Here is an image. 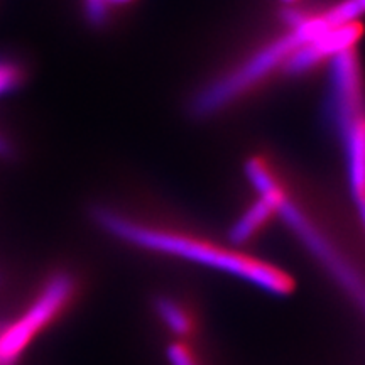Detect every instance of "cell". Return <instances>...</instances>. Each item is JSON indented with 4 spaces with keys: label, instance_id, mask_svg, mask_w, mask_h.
Wrapping results in <instances>:
<instances>
[{
    "label": "cell",
    "instance_id": "13",
    "mask_svg": "<svg viewBox=\"0 0 365 365\" xmlns=\"http://www.w3.org/2000/svg\"><path fill=\"white\" fill-rule=\"evenodd\" d=\"M108 6L113 7V6H125V4H130L134 2V0H107Z\"/></svg>",
    "mask_w": 365,
    "mask_h": 365
},
{
    "label": "cell",
    "instance_id": "9",
    "mask_svg": "<svg viewBox=\"0 0 365 365\" xmlns=\"http://www.w3.org/2000/svg\"><path fill=\"white\" fill-rule=\"evenodd\" d=\"M166 359L170 365H208L198 340L173 339L166 349Z\"/></svg>",
    "mask_w": 365,
    "mask_h": 365
},
{
    "label": "cell",
    "instance_id": "1",
    "mask_svg": "<svg viewBox=\"0 0 365 365\" xmlns=\"http://www.w3.org/2000/svg\"><path fill=\"white\" fill-rule=\"evenodd\" d=\"M90 217L95 225L112 239L124 242L139 250L168 255V257L213 269L277 298L293 294L296 289L293 274L277 264L245 252L237 245L220 244L191 232L135 220L105 205H93Z\"/></svg>",
    "mask_w": 365,
    "mask_h": 365
},
{
    "label": "cell",
    "instance_id": "5",
    "mask_svg": "<svg viewBox=\"0 0 365 365\" xmlns=\"http://www.w3.org/2000/svg\"><path fill=\"white\" fill-rule=\"evenodd\" d=\"M80 296V282L70 271H56L43 281L24 309L0 318V365H19L36 341L71 312Z\"/></svg>",
    "mask_w": 365,
    "mask_h": 365
},
{
    "label": "cell",
    "instance_id": "14",
    "mask_svg": "<svg viewBox=\"0 0 365 365\" xmlns=\"http://www.w3.org/2000/svg\"><path fill=\"white\" fill-rule=\"evenodd\" d=\"M282 2H286V4H294V2H298V0H282Z\"/></svg>",
    "mask_w": 365,
    "mask_h": 365
},
{
    "label": "cell",
    "instance_id": "10",
    "mask_svg": "<svg viewBox=\"0 0 365 365\" xmlns=\"http://www.w3.org/2000/svg\"><path fill=\"white\" fill-rule=\"evenodd\" d=\"M26 71L16 59L0 56V97L12 93L24 83Z\"/></svg>",
    "mask_w": 365,
    "mask_h": 365
},
{
    "label": "cell",
    "instance_id": "7",
    "mask_svg": "<svg viewBox=\"0 0 365 365\" xmlns=\"http://www.w3.org/2000/svg\"><path fill=\"white\" fill-rule=\"evenodd\" d=\"M154 313L164 330L176 340H200L202 319L186 299L161 294L154 299Z\"/></svg>",
    "mask_w": 365,
    "mask_h": 365
},
{
    "label": "cell",
    "instance_id": "12",
    "mask_svg": "<svg viewBox=\"0 0 365 365\" xmlns=\"http://www.w3.org/2000/svg\"><path fill=\"white\" fill-rule=\"evenodd\" d=\"M12 153H14L12 144L9 143L6 137L0 134V158H11Z\"/></svg>",
    "mask_w": 365,
    "mask_h": 365
},
{
    "label": "cell",
    "instance_id": "6",
    "mask_svg": "<svg viewBox=\"0 0 365 365\" xmlns=\"http://www.w3.org/2000/svg\"><path fill=\"white\" fill-rule=\"evenodd\" d=\"M362 34L364 29L360 22L333 27L312 43L304 44L298 51H294L293 56L287 59L286 65L282 66V70L291 73V75H301V73L318 66L325 59H333L341 53L355 49V44L362 38Z\"/></svg>",
    "mask_w": 365,
    "mask_h": 365
},
{
    "label": "cell",
    "instance_id": "4",
    "mask_svg": "<svg viewBox=\"0 0 365 365\" xmlns=\"http://www.w3.org/2000/svg\"><path fill=\"white\" fill-rule=\"evenodd\" d=\"M245 175L257 195L269 200L276 210V217L291 228L308 252L313 254L314 259L365 307V282L360 274L350 266V262L296 202L293 195L282 186L272 168L262 158H250L245 163Z\"/></svg>",
    "mask_w": 365,
    "mask_h": 365
},
{
    "label": "cell",
    "instance_id": "8",
    "mask_svg": "<svg viewBox=\"0 0 365 365\" xmlns=\"http://www.w3.org/2000/svg\"><path fill=\"white\" fill-rule=\"evenodd\" d=\"M274 217H276V210L269 203L267 198L259 195V198L230 227L228 239H230L232 245L247 244L259 232L266 228Z\"/></svg>",
    "mask_w": 365,
    "mask_h": 365
},
{
    "label": "cell",
    "instance_id": "11",
    "mask_svg": "<svg viewBox=\"0 0 365 365\" xmlns=\"http://www.w3.org/2000/svg\"><path fill=\"white\" fill-rule=\"evenodd\" d=\"M108 11L107 0H85V16L93 27H102L107 22Z\"/></svg>",
    "mask_w": 365,
    "mask_h": 365
},
{
    "label": "cell",
    "instance_id": "2",
    "mask_svg": "<svg viewBox=\"0 0 365 365\" xmlns=\"http://www.w3.org/2000/svg\"><path fill=\"white\" fill-rule=\"evenodd\" d=\"M289 29L271 43L264 44L252 56L242 61L234 70L223 73L213 81H210L193 95L190 102V112L196 118H207L220 113L228 105L254 90L262 83L269 75L286 65L294 51L312 43L333 27H340L333 19L330 9L313 16L289 17Z\"/></svg>",
    "mask_w": 365,
    "mask_h": 365
},
{
    "label": "cell",
    "instance_id": "3",
    "mask_svg": "<svg viewBox=\"0 0 365 365\" xmlns=\"http://www.w3.org/2000/svg\"><path fill=\"white\" fill-rule=\"evenodd\" d=\"M328 107L340 132L350 193L365 230V81L355 49L331 59Z\"/></svg>",
    "mask_w": 365,
    "mask_h": 365
}]
</instances>
